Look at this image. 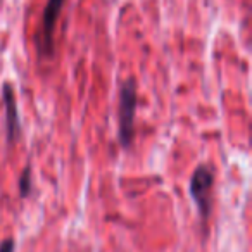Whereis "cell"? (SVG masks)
<instances>
[{"mask_svg": "<svg viewBox=\"0 0 252 252\" xmlns=\"http://www.w3.org/2000/svg\"><path fill=\"white\" fill-rule=\"evenodd\" d=\"M213 185H214V171L211 166L200 164L195 168L192 178H190V193L195 200V206L200 213L202 220H207L213 207Z\"/></svg>", "mask_w": 252, "mask_h": 252, "instance_id": "1", "label": "cell"}, {"mask_svg": "<svg viewBox=\"0 0 252 252\" xmlns=\"http://www.w3.org/2000/svg\"><path fill=\"white\" fill-rule=\"evenodd\" d=\"M14 240L12 238H7V240H4L2 244H0V252H14Z\"/></svg>", "mask_w": 252, "mask_h": 252, "instance_id": "6", "label": "cell"}, {"mask_svg": "<svg viewBox=\"0 0 252 252\" xmlns=\"http://www.w3.org/2000/svg\"><path fill=\"white\" fill-rule=\"evenodd\" d=\"M135 107H137V85L135 81H125L119 97V140L123 147H128L133 140V121H135Z\"/></svg>", "mask_w": 252, "mask_h": 252, "instance_id": "2", "label": "cell"}, {"mask_svg": "<svg viewBox=\"0 0 252 252\" xmlns=\"http://www.w3.org/2000/svg\"><path fill=\"white\" fill-rule=\"evenodd\" d=\"M2 98L5 107V128H7V140L14 142L19 135V116H18V102H16L14 90L9 83L2 88Z\"/></svg>", "mask_w": 252, "mask_h": 252, "instance_id": "4", "label": "cell"}, {"mask_svg": "<svg viewBox=\"0 0 252 252\" xmlns=\"http://www.w3.org/2000/svg\"><path fill=\"white\" fill-rule=\"evenodd\" d=\"M63 5L64 0H49L43 9L42 23H40L38 36H36L40 56H50L54 52V30L63 11Z\"/></svg>", "mask_w": 252, "mask_h": 252, "instance_id": "3", "label": "cell"}, {"mask_svg": "<svg viewBox=\"0 0 252 252\" xmlns=\"http://www.w3.org/2000/svg\"><path fill=\"white\" fill-rule=\"evenodd\" d=\"M32 190V169L26 168L23 171L21 178H19V192H21L23 197H26Z\"/></svg>", "mask_w": 252, "mask_h": 252, "instance_id": "5", "label": "cell"}]
</instances>
